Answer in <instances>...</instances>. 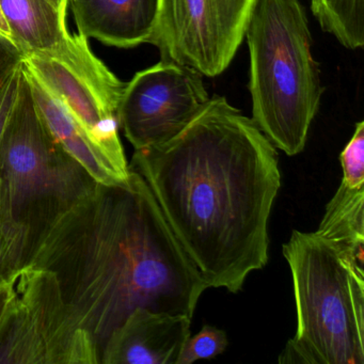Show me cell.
Returning <instances> with one entry per match:
<instances>
[{
    "instance_id": "obj_2",
    "label": "cell",
    "mask_w": 364,
    "mask_h": 364,
    "mask_svg": "<svg viewBox=\"0 0 364 364\" xmlns=\"http://www.w3.org/2000/svg\"><path fill=\"white\" fill-rule=\"evenodd\" d=\"M95 183L31 229L26 264L56 274L68 304L103 350L138 308L186 315L208 289L146 181Z\"/></svg>"
},
{
    "instance_id": "obj_13",
    "label": "cell",
    "mask_w": 364,
    "mask_h": 364,
    "mask_svg": "<svg viewBox=\"0 0 364 364\" xmlns=\"http://www.w3.org/2000/svg\"><path fill=\"white\" fill-rule=\"evenodd\" d=\"M11 31V39L23 54L41 52L57 46L68 35V9L50 0H0Z\"/></svg>"
},
{
    "instance_id": "obj_12",
    "label": "cell",
    "mask_w": 364,
    "mask_h": 364,
    "mask_svg": "<svg viewBox=\"0 0 364 364\" xmlns=\"http://www.w3.org/2000/svg\"><path fill=\"white\" fill-rule=\"evenodd\" d=\"M24 72L39 114L57 144L80 163L95 182L104 185L124 183L129 178V168L118 165L59 100L26 70Z\"/></svg>"
},
{
    "instance_id": "obj_11",
    "label": "cell",
    "mask_w": 364,
    "mask_h": 364,
    "mask_svg": "<svg viewBox=\"0 0 364 364\" xmlns=\"http://www.w3.org/2000/svg\"><path fill=\"white\" fill-rule=\"evenodd\" d=\"M78 33L104 46L134 48L149 43L159 0H69Z\"/></svg>"
},
{
    "instance_id": "obj_4",
    "label": "cell",
    "mask_w": 364,
    "mask_h": 364,
    "mask_svg": "<svg viewBox=\"0 0 364 364\" xmlns=\"http://www.w3.org/2000/svg\"><path fill=\"white\" fill-rule=\"evenodd\" d=\"M297 329L280 363L364 364V268L316 233L291 232Z\"/></svg>"
},
{
    "instance_id": "obj_14",
    "label": "cell",
    "mask_w": 364,
    "mask_h": 364,
    "mask_svg": "<svg viewBox=\"0 0 364 364\" xmlns=\"http://www.w3.org/2000/svg\"><path fill=\"white\" fill-rule=\"evenodd\" d=\"M315 233L364 268V186L341 183Z\"/></svg>"
},
{
    "instance_id": "obj_9",
    "label": "cell",
    "mask_w": 364,
    "mask_h": 364,
    "mask_svg": "<svg viewBox=\"0 0 364 364\" xmlns=\"http://www.w3.org/2000/svg\"><path fill=\"white\" fill-rule=\"evenodd\" d=\"M210 100L199 72L161 60L125 85L119 127L135 150L164 144L178 135Z\"/></svg>"
},
{
    "instance_id": "obj_20",
    "label": "cell",
    "mask_w": 364,
    "mask_h": 364,
    "mask_svg": "<svg viewBox=\"0 0 364 364\" xmlns=\"http://www.w3.org/2000/svg\"><path fill=\"white\" fill-rule=\"evenodd\" d=\"M23 65L0 85V139L20 89Z\"/></svg>"
},
{
    "instance_id": "obj_8",
    "label": "cell",
    "mask_w": 364,
    "mask_h": 364,
    "mask_svg": "<svg viewBox=\"0 0 364 364\" xmlns=\"http://www.w3.org/2000/svg\"><path fill=\"white\" fill-rule=\"evenodd\" d=\"M255 0H159L149 44L161 60L215 77L231 65L246 36Z\"/></svg>"
},
{
    "instance_id": "obj_17",
    "label": "cell",
    "mask_w": 364,
    "mask_h": 364,
    "mask_svg": "<svg viewBox=\"0 0 364 364\" xmlns=\"http://www.w3.org/2000/svg\"><path fill=\"white\" fill-rule=\"evenodd\" d=\"M227 333L214 326L204 325L196 336H189L176 364H191L201 359H213L228 347Z\"/></svg>"
},
{
    "instance_id": "obj_21",
    "label": "cell",
    "mask_w": 364,
    "mask_h": 364,
    "mask_svg": "<svg viewBox=\"0 0 364 364\" xmlns=\"http://www.w3.org/2000/svg\"><path fill=\"white\" fill-rule=\"evenodd\" d=\"M0 35L5 36V37L11 39V31H10L9 26H8L7 21H6L5 16H4L3 11H1V7H0Z\"/></svg>"
},
{
    "instance_id": "obj_15",
    "label": "cell",
    "mask_w": 364,
    "mask_h": 364,
    "mask_svg": "<svg viewBox=\"0 0 364 364\" xmlns=\"http://www.w3.org/2000/svg\"><path fill=\"white\" fill-rule=\"evenodd\" d=\"M311 9L321 28L344 48H363L364 0H311Z\"/></svg>"
},
{
    "instance_id": "obj_7",
    "label": "cell",
    "mask_w": 364,
    "mask_h": 364,
    "mask_svg": "<svg viewBox=\"0 0 364 364\" xmlns=\"http://www.w3.org/2000/svg\"><path fill=\"white\" fill-rule=\"evenodd\" d=\"M23 67L118 165L129 168L118 132L119 105L127 84L93 53L89 39L69 33L52 48L26 55Z\"/></svg>"
},
{
    "instance_id": "obj_18",
    "label": "cell",
    "mask_w": 364,
    "mask_h": 364,
    "mask_svg": "<svg viewBox=\"0 0 364 364\" xmlns=\"http://www.w3.org/2000/svg\"><path fill=\"white\" fill-rule=\"evenodd\" d=\"M342 182L353 187L364 186V122L355 124V133L340 155Z\"/></svg>"
},
{
    "instance_id": "obj_23",
    "label": "cell",
    "mask_w": 364,
    "mask_h": 364,
    "mask_svg": "<svg viewBox=\"0 0 364 364\" xmlns=\"http://www.w3.org/2000/svg\"><path fill=\"white\" fill-rule=\"evenodd\" d=\"M53 5L58 8H69V0H50Z\"/></svg>"
},
{
    "instance_id": "obj_16",
    "label": "cell",
    "mask_w": 364,
    "mask_h": 364,
    "mask_svg": "<svg viewBox=\"0 0 364 364\" xmlns=\"http://www.w3.org/2000/svg\"><path fill=\"white\" fill-rule=\"evenodd\" d=\"M31 240V228L16 216L0 181V284L26 264Z\"/></svg>"
},
{
    "instance_id": "obj_5",
    "label": "cell",
    "mask_w": 364,
    "mask_h": 364,
    "mask_svg": "<svg viewBox=\"0 0 364 364\" xmlns=\"http://www.w3.org/2000/svg\"><path fill=\"white\" fill-rule=\"evenodd\" d=\"M0 181L16 216L31 230L97 183L50 135L24 69L0 139Z\"/></svg>"
},
{
    "instance_id": "obj_10",
    "label": "cell",
    "mask_w": 364,
    "mask_h": 364,
    "mask_svg": "<svg viewBox=\"0 0 364 364\" xmlns=\"http://www.w3.org/2000/svg\"><path fill=\"white\" fill-rule=\"evenodd\" d=\"M191 321L186 315L136 309L106 341L101 364H176Z\"/></svg>"
},
{
    "instance_id": "obj_22",
    "label": "cell",
    "mask_w": 364,
    "mask_h": 364,
    "mask_svg": "<svg viewBox=\"0 0 364 364\" xmlns=\"http://www.w3.org/2000/svg\"><path fill=\"white\" fill-rule=\"evenodd\" d=\"M7 282L1 283V284H0V315H1L4 306H5L6 300H7Z\"/></svg>"
},
{
    "instance_id": "obj_3",
    "label": "cell",
    "mask_w": 364,
    "mask_h": 364,
    "mask_svg": "<svg viewBox=\"0 0 364 364\" xmlns=\"http://www.w3.org/2000/svg\"><path fill=\"white\" fill-rule=\"evenodd\" d=\"M252 120L289 156L304 151L323 97L300 0H255L246 36Z\"/></svg>"
},
{
    "instance_id": "obj_1",
    "label": "cell",
    "mask_w": 364,
    "mask_h": 364,
    "mask_svg": "<svg viewBox=\"0 0 364 364\" xmlns=\"http://www.w3.org/2000/svg\"><path fill=\"white\" fill-rule=\"evenodd\" d=\"M142 176L208 287L242 291L268 262V221L281 186L277 149L225 97L164 144L135 150Z\"/></svg>"
},
{
    "instance_id": "obj_19",
    "label": "cell",
    "mask_w": 364,
    "mask_h": 364,
    "mask_svg": "<svg viewBox=\"0 0 364 364\" xmlns=\"http://www.w3.org/2000/svg\"><path fill=\"white\" fill-rule=\"evenodd\" d=\"M25 55L9 38L0 35V85L24 63Z\"/></svg>"
},
{
    "instance_id": "obj_6",
    "label": "cell",
    "mask_w": 364,
    "mask_h": 364,
    "mask_svg": "<svg viewBox=\"0 0 364 364\" xmlns=\"http://www.w3.org/2000/svg\"><path fill=\"white\" fill-rule=\"evenodd\" d=\"M0 364H101V348L63 296L56 274L25 264L7 280Z\"/></svg>"
}]
</instances>
